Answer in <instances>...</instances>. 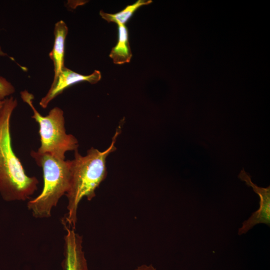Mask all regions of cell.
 <instances>
[{"label":"cell","mask_w":270,"mask_h":270,"mask_svg":"<svg viewBox=\"0 0 270 270\" xmlns=\"http://www.w3.org/2000/svg\"><path fill=\"white\" fill-rule=\"evenodd\" d=\"M4 100H0V110L2 108V106L3 104H4Z\"/></svg>","instance_id":"4fadbf2b"},{"label":"cell","mask_w":270,"mask_h":270,"mask_svg":"<svg viewBox=\"0 0 270 270\" xmlns=\"http://www.w3.org/2000/svg\"><path fill=\"white\" fill-rule=\"evenodd\" d=\"M136 270H156V269L152 264H142L138 267Z\"/></svg>","instance_id":"7c38bea8"},{"label":"cell","mask_w":270,"mask_h":270,"mask_svg":"<svg viewBox=\"0 0 270 270\" xmlns=\"http://www.w3.org/2000/svg\"><path fill=\"white\" fill-rule=\"evenodd\" d=\"M17 105L16 99L10 96L0 110V194L7 202L27 200L38 184L36 177L26 174L12 149L10 119Z\"/></svg>","instance_id":"7a4b0ae2"},{"label":"cell","mask_w":270,"mask_h":270,"mask_svg":"<svg viewBox=\"0 0 270 270\" xmlns=\"http://www.w3.org/2000/svg\"><path fill=\"white\" fill-rule=\"evenodd\" d=\"M30 156L43 171L44 187L41 193L30 200L28 208L36 218L51 216L52 208L67 192L70 179V160L32 150Z\"/></svg>","instance_id":"3957f363"},{"label":"cell","mask_w":270,"mask_h":270,"mask_svg":"<svg viewBox=\"0 0 270 270\" xmlns=\"http://www.w3.org/2000/svg\"><path fill=\"white\" fill-rule=\"evenodd\" d=\"M152 2L151 0H138L133 4L127 6L122 10L116 13L109 14L103 10H100V15L108 22H114L117 24H125L138 8L143 6L148 5Z\"/></svg>","instance_id":"30bf717a"},{"label":"cell","mask_w":270,"mask_h":270,"mask_svg":"<svg viewBox=\"0 0 270 270\" xmlns=\"http://www.w3.org/2000/svg\"><path fill=\"white\" fill-rule=\"evenodd\" d=\"M118 134L117 130L111 144L104 151L92 147L85 156H82L78 150L74 151V158L70 160V184L66 192L68 204L65 225L68 227L75 228L80 200L84 198L91 200L96 196V189L106 178V158L116 150L115 144Z\"/></svg>","instance_id":"6da1fadb"},{"label":"cell","mask_w":270,"mask_h":270,"mask_svg":"<svg viewBox=\"0 0 270 270\" xmlns=\"http://www.w3.org/2000/svg\"><path fill=\"white\" fill-rule=\"evenodd\" d=\"M54 40L52 51L49 54L50 58L54 64V76L53 81L58 78L64 65V44L68 28L62 20L56 22L54 27Z\"/></svg>","instance_id":"ba28073f"},{"label":"cell","mask_w":270,"mask_h":270,"mask_svg":"<svg viewBox=\"0 0 270 270\" xmlns=\"http://www.w3.org/2000/svg\"><path fill=\"white\" fill-rule=\"evenodd\" d=\"M22 100L32 108L31 116L39 125L40 146L36 151L40 154H50L58 158L65 160V154L68 151L78 150V142L76 138L68 134L64 126L63 110L56 106L46 116H43L36 110L33 104L34 95L24 90L20 92Z\"/></svg>","instance_id":"277c9868"},{"label":"cell","mask_w":270,"mask_h":270,"mask_svg":"<svg viewBox=\"0 0 270 270\" xmlns=\"http://www.w3.org/2000/svg\"><path fill=\"white\" fill-rule=\"evenodd\" d=\"M238 178L252 188L260 198L259 208L252 213L251 216L244 220L241 228H238V234L240 236L246 233L254 226L258 224H264L270 226V186L262 188L254 184L251 176L244 169L240 172Z\"/></svg>","instance_id":"5b68a950"},{"label":"cell","mask_w":270,"mask_h":270,"mask_svg":"<svg viewBox=\"0 0 270 270\" xmlns=\"http://www.w3.org/2000/svg\"><path fill=\"white\" fill-rule=\"evenodd\" d=\"M0 52H2L0 46ZM14 92L15 88L14 86L6 78L0 76V100H4Z\"/></svg>","instance_id":"8fae6325"},{"label":"cell","mask_w":270,"mask_h":270,"mask_svg":"<svg viewBox=\"0 0 270 270\" xmlns=\"http://www.w3.org/2000/svg\"><path fill=\"white\" fill-rule=\"evenodd\" d=\"M118 40L116 45L112 48L109 56L114 64H122L130 62L132 52L128 28L125 24H118Z\"/></svg>","instance_id":"9c48e42d"},{"label":"cell","mask_w":270,"mask_h":270,"mask_svg":"<svg viewBox=\"0 0 270 270\" xmlns=\"http://www.w3.org/2000/svg\"><path fill=\"white\" fill-rule=\"evenodd\" d=\"M101 76L100 72L98 70H95L90 74L83 75L65 66L57 78L52 81L50 88L46 94L41 98L40 105L44 108H46L52 100L68 87L82 82L95 84L100 80Z\"/></svg>","instance_id":"8992f818"},{"label":"cell","mask_w":270,"mask_h":270,"mask_svg":"<svg viewBox=\"0 0 270 270\" xmlns=\"http://www.w3.org/2000/svg\"><path fill=\"white\" fill-rule=\"evenodd\" d=\"M64 268L66 270H88L87 261L82 250V237L74 229L64 225Z\"/></svg>","instance_id":"52a82bcc"}]
</instances>
